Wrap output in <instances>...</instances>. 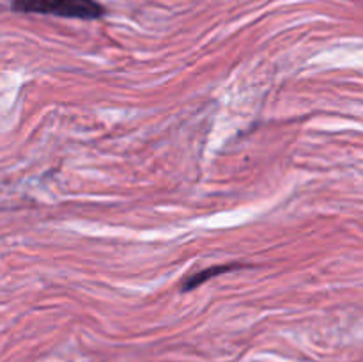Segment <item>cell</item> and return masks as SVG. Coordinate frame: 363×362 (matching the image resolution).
Returning a JSON list of instances; mask_svg holds the SVG:
<instances>
[{
	"mask_svg": "<svg viewBox=\"0 0 363 362\" xmlns=\"http://www.w3.org/2000/svg\"><path fill=\"white\" fill-rule=\"evenodd\" d=\"M236 268H240V265H222V267H209V268H204V270L197 272V274L190 275L188 279L185 281V284L181 286V291H192V289L199 288V286H202L204 282H207L209 279L216 277V275H222V274H227V272H233L236 270Z\"/></svg>",
	"mask_w": 363,
	"mask_h": 362,
	"instance_id": "obj_2",
	"label": "cell"
},
{
	"mask_svg": "<svg viewBox=\"0 0 363 362\" xmlns=\"http://www.w3.org/2000/svg\"><path fill=\"white\" fill-rule=\"evenodd\" d=\"M13 11L51 15L59 18L98 20L105 16L106 9L96 0H13Z\"/></svg>",
	"mask_w": 363,
	"mask_h": 362,
	"instance_id": "obj_1",
	"label": "cell"
}]
</instances>
